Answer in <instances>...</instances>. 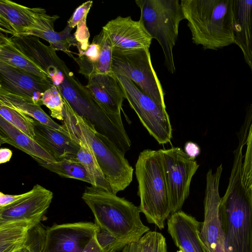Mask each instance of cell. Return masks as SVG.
Here are the masks:
<instances>
[{
  "instance_id": "cell-16",
  "label": "cell",
  "mask_w": 252,
  "mask_h": 252,
  "mask_svg": "<svg viewBox=\"0 0 252 252\" xmlns=\"http://www.w3.org/2000/svg\"><path fill=\"white\" fill-rule=\"evenodd\" d=\"M107 34L113 49H149L153 40L141 21L130 16H119L108 21L102 29Z\"/></svg>"
},
{
  "instance_id": "cell-6",
  "label": "cell",
  "mask_w": 252,
  "mask_h": 252,
  "mask_svg": "<svg viewBox=\"0 0 252 252\" xmlns=\"http://www.w3.org/2000/svg\"><path fill=\"white\" fill-rule=\"evenodd\" d=\"M141 21L147 32L160 44L168 71H176L173 48L178 36L179 25L185 19L178 0H137Z\"/></svg>"
},
{
  "instance_id": "cell-27",
  "label": "cell",
  "mask_w": 252,
  "mask_h": 252,
  "mask_svg": "<svg viewBox=\"0 0 252 252\" xmlns=\"http://www.w3.org/2000/svg\"><path fill=\"white\" fill-rule=\"evenodd\" d=\"M39 165L63 177L80 180L92 185L89 174L77 158L41 163Z\"/></svg>"
},
{
  "instance_id": "cell-9",
  "label": "cell",
  "mask_w": 252,
  "mask_h": 252,
  "mask_svg": "<svg viewBox=\"0 0 252 252\" xmlns=\"http://www.w3.org/2000/svg\"><path fill=\"white\" fill-rule=\"evenodd\" d=\"M160 151L173 213L181 210L188 198L192 178L199 165L180 148Z\"/></svg>"
},
{
  "instance_id": "cell-8",
  "label": "cell",
  "mask_w": 252,
  "mask_h": 252,
  "mask_svg": "<svg viewBox=\"0 0 252 252\" xmlns=\"http://www.w3.org/2000/svg\"><path fill=\"white\" fill-rule=\"evenodd\" d=\"M121 84L126 99L143 125L160 144L169 142L172 127L166 107L143 93L129 79L115 75Z\"/></svg>"
},
{
  "instance_id": "cell-1",
  "label": "cell",
  "mask_w": 252,
  "mask_h": 252,
  "mask_svg": "<svg viewBox=\"0 0 252 252\" xmlns=\"http://www.w3.org/2000/svg\"><path fill=\"white\" fill-rule=\"evenodd\" d=\"M243 156H234L228 185L219 206L226 245L230 252H252V190L243 181Z\"/></svg>"
},
{
  "instance_id": "cell-34",
  "label": "cell",
  "mask_w": 252,
  "mask_h": 252,
  "mask_svg": "<svg viewBox=\"0 0 252 252\" xmlns=\"http://www.w3.org/2000/svg\"><path fill=\"white\" fill-rule=\"evenodd\" d=\"M93 2L92 0H88L82 3L75 10L67 22V25L70 28H74L80 22L87 18Z\"/></svg>"
},
{
  "instance_id": "cell-3",
  "label": "cell",
  "mask_w": 252,
  "mask_h": 252,
  "mask_svg": "<svg viewBox=\"0 0 252 252\" xmlns=\"http://www.w3.org/2000/svg\"><path fill=\"white\" fill-rule=\"evenodd\" d=\"M82 198L98 227L121 241L136 242L150 231L141 221L139 207L112 191L91 186L85 189Z\"/></svg>"
},
{
  "instance_id": "cell-20",
  "label": "cell",
  "mask_w": 252,
  "mask_h": 252,
  "mask_svg": "<svg viewBox=\"0 0 252 252\" xmlns=\"http://www.w3.org/2000/svg\"><path fill=\"white\" fill-rule=\"evenodd\" d=\"M7 143L32 157L38 163L57 161L34 139L21 131L0 116V144Z\"/></svg>"
},
{
  "instance_id": "cell-28",
  "label": "cell",
  "mask_w": 252,
  "mask_h": 252,
  "mask_svg": "<svg viewBox=\"0 0 252 252\" xmlns=\"http://www.w3.org/2000/svg\"><path fill=\"white\" fill-rule=\"evenodd\" d=\"M122 252H168L166 240L157 231H149L138 241L126 245Z\"/></svg>"
},
{
  "instance_id": "cell-10",
  "label": "cell",
  "mask_w": 252,
  "mask_h": 252,
  "mask_svg": "<svg viewBox=\"0 0 252 252\" xmlns=\"http://www.w3.org/2000/svg\"><path fill=\"white\" fill-rule=\"evenodd\" d=\"M222 171L220 164L215 173L210 169L206 174L204 221L202 222L200 238L207 252H230L226 245L219 214L221 198L219 188Z\"/></svg>"
},
{
  "instance_id": "cell-35",
  "label": "cell",
  "mask_w": 252,
  "mask_h": 252,
  "mask_svg": "<svg viewBox=\"0 0 252 252\" xmlns=\"http://www.w3.org/2000/svg\"><path fill=\"white\" fill-rule=\"evenodd\" d=\"M26 192L20 194H6L0 192V208L9 205L23 197Z\"/></svg>"
},
{
  "instance_id": "cell-23",
  "label": "cell",
  "mask_w": 252,
  "mask_h": 252,
  "mask_svg": "<svg viewBox=\"0 0 252 252\" xmlns=\"http://www.w3.org/2000/svg\"><path fill=\"white\" fill-rule=\"evenodd\" d=\"M0 62L23 69L43 79L51 80L44 70L17 47L10 38L1 32L0 34Z\"/></svg>"
},
{
  "instance_id": "cell-18",
  "label": "cell",
  "mask_w": 252,
  "mask_h": 252,
  "mask_svg": "<svg viewBox=\"0 0 252 252\" xmlns=\"http://www.w3.org/2000/svg\"><path fill=\"white\" fill-rule=\"evenodd\" d=\"M202 222L181 210L171 213L167 231L183 252H207L200 238Z\"/></svg>"
},
{
  "instance_id": "cell-21",
  "label": "cell",
  "mask_w": 252,
  "mask_h": 252,
  "mask_svg": "<svg viewBox=\"0 0 252 252\" xmlns=\"http://www.w3.org/2000/svg\"><path fill=\"white\" fill-rule=\"evenodd\" d=\"M234 43L252 72V0H235Z\"/></svg>"
},
{
  "instance_id": "cell-17",
  "label": "cell",
  "mask_w": 252,
  "mask_h": 252,
  "mask_svg": "<svg viewBox=\"0 0 252 252\" xmlns=\"http://www.w3.org/2000/svg\"><path fill=\"white\" fill-rule=\"evenodd\" d=\"M112 43L102 29L85 51L79 52L78 57L71 58L79 66L78 72L86 77L96 74L112 73Z\"/></svg>"
},
{
  "instance_id": "cell-32",
  "label": "cell",
  "mask_w": 252,
  "mask_h": 252,
  "mask_svg": "<svg viewBox=\"0 0 252 252\" xmlns=\"http://www.w3.org/2000/svg\"><path fill=\"white\" fill-rule=\"evenodd\" d=\"M96 236L97 241L104 252H117L123 250L127 245L99 227Z\"/></svg>"
},
{
  "instance_id": "cell-4",
  "label": "cell",
  "mask_w": 252,
  "mask_h": 252,
  "mask_svg": "<svg viewBox=\"0 0 252 252\" xmlns=\"http://www.w3.org/2000/svg\"><path fill=\"white\" fill-rule=\"evenodd\" d=\"M63 100V128L81 136L87 142L112 191L116 194L124 190L132 181L133 171L125 154L107 137L98 132L93 124L77 114L64 97Z\"/></svg>"
},
{
  "instance_id": "cell-36",
  "label": "cell",
  "mask_w": 252,
  "mask_h": 252,
  "mask_svg": "<svg viewBox=\"0 0 252 252\" xmlns=\"http://www.w3.org/2000/svg\"><path fill=\"white\" fill-rule=\"evenodd\" d=\"M185 151L189 157L194 159L199 155L200 149L197 144L188 142L185 146Z\"/></svg>"
},
{
  "instance_id": "cell-26",
  "label": "cell",
  "mask_w": 252,
  "mask_h": 252,
  "mask_svg": "<svg viewBox=\"0 0 252 252\" xmlns=\"http://www.w3.org/2000/svg\"><path fill=\"white\" fill-rule=\"evenodd\" d=\"M72 29L67 25L63 31L59 32H55L54 29L31 30L25 32L21 36L32 35L41 38L49 42L50 46L54 51H63L71 58L73 55L69 48L71 46H77L74 34L71 33Z\"/></svg>"
},
{
  "instance_id": "cell-22",
  "label": "cell",
  "mask_w": 252,
  "mask_h": 252,
  "mask_svg": "<svg viewBox=\"0 0 252 252\" xmlns=\"http://www.w3.org/2000/svg\"><path fill=\"white\" fill-rule=\"evenodd\" d=\"M0 104L16 110L43 124L62 131V126L55 122L32 100L0 88Z\"/></svg>"
},
{
  "instance_id": "cell-19",
  "label": "cell",
  "mask_w": 252,
  "mask_h": 252,
  "mask_svg": "<svg viewBox=\"0 0 252 252\" xmlns=\"http://www.w3.org/2000/svg\"><path fill=\"white\" fill-rule=\"evenodd\" d=\"M35 141L57 161L77 159L79 150L77 141L64 132L42 124L34 120Z\"/></svg>"
},
{
  "instance_id": "cell-13",
  "label": "cell",
  "mask_w": 252,
  "mask_h": 252,
  "mask_svg": "<svg viewBox=\"0 0 252 252\" xmlns=\"http://www.w3.org/2000/svg\"><path fill=\"white\" fill-rule=\"evenodd\" d=\"M53 197L51 191L36 184L20 199L0 208V224L26 221L35 227L49 207Z\"/></svg>"
},
{
  "instance_id": "cell-15",
  "label": "cell",
  "mask_w": 252,
  "mask_h": 252,
  "mask_svg": "<svg viewBox=\"0 0 252 252\" xmlns=\"http://www.w3.org/2000/svg\"><path fill=\"white\" fill-rule=\"evenodd\" d=\"M98 105L121 127H124L121 111L125 99L124 90L112 73L96 74L88 78L85 86Z\"/></svg>"
},
{
  "instance_id": "cell-29",
  "label": "cell",
  "mask_w": 252,
  "mask_h": 252,
  "mask_svg": "<svg viewBox=\"0 0 252 252\" xmlns=\"http://www.w3.org/2000/svg\"><path fill=\"white\" fill-rule=\"evenodd\" d=\"M0 116L34 139V119L16 110L0 104Z\"/></svg>"
},
{
  "instance_id": "cell-39",
  "label": "cell",
  "mask_w": 252,
  "mask_h": 252,
  "mask_svg": "<svg viewBox=\"0 0 252 252\" xmlns=\"http://www.w3.org/2000/svg\"><path fill=\"white\" fill-rule=\"evenodd\" d=\"M16 252H30V251L28 250V248L26 247H24L23 249Z\"/></svg>"
},
{
  "instance_id": "cell-11",
  "label": "cell",
  "mask_w": 252,
  "mask_h": 252,
  "mask_svg": "<svg viewBox=\"0 0 252 252\" xmlns=\"http://www.w3.org/2000/svg\"><path fill=\"white\" fill-rule=\"evenodd\" d=\"M58 15H49L45 9L30 8L9 0L0 1V29L1 32L20 37L31 30L54 29Z\"/></svg>"
},
{
  "instance_id": "cell-5",
  "label": "cell",
  "mask_w": 252,
  "mask_h": 252,
  "mask_svg": "<svg viewBox=\"0 0 252 252\" xmlns=\"http://www.w3.org/2000/svg\"><path fill=\"white\" fill-rule=\"evenodd\" d=\"M140 212L160 229L171 213V206L160 150L141 152L135 164Z\"/></svg>"
},
{
  "instance_id": "cell-25",
  "label": "cell",
  "mask_w": 252,
  "mask_h": 252,
  "mask_svg": "<svg viewBox=\"0 0 252 252\" xmlns=\"http://www.w3.org/2000/svg\"><path fill=\"white\" fill-rule=\"evenodd\" d=\"M32 225L26 221L0 224V252H16L26 246Z\"/></svg>"
},
{
  "instance_id": "cell-2",
  "label": "cell",
  "mask_w": 252,
  "mask_h": 252,
  "mask_svg": "<svg viewBox=\"0 0 252 252\" xmlns=\"http://www.w3.org/2000/svg\"><path fill=\"white\" fill-rule=\"evenodd\" d=\"M193 43L218 50L234 43L235 0H182Z\"/></svg>"
},
{
  "instance_id": "cell-24",
  "label": "cell",
  "mask_w": 252,
  "mask_h": 252,
  "mask_svg": "<svg viewBox=\"0 0 252 252\" xmlns=\"http://www.w3.org/2000/svg\"><path fill=\"white\" fill-rule=\"evenodd\" d=\"M63 132L79 143L80 147L77 154V158L89 174L92 182L91 186L112 191L111 187L103 174L93 151L87 142L84 138L76 133L67 131L63 128Z\"/></svg>"
},
{
  "instance_id": "cell-33",
  "label": "cell",
  "mask_w": 252,
  "mask_h": 252,
  "mask_svg": "<svg viewBox=\"0 0 252 252\" xmlns=\"http://www.w3.org/2000/svg\"><path fill=\"white\" fill-rule=\"evenodd\" d=\"M74 35L77 42V48L79 52L86 50L90 45L89 43L90 32L87 26V18L77 24V29Z\"/></svg>"
},
{
  "instance_id": "cell-12",
  "label": "cell",
  "mask_w": 252,
  "mask_h": 252,
  "mask_svg": "<svg viewBox=\"0 0 252 252\" xmlns=\"http://www.w3.org/2000/svg\"><path fill=\"white\" fill-rule=\"evenodd\" d=\"M98 229L92 222L54 225L45 231L41 252H82Z\"/></svg>"
},
{
  "instance_id": "cell-7",
  "label": "cell",
  "mask_w": 252,
  "mask_h": 252,
  "mask_svg": "<svg viewBox=\"0 0 252 252\" xmlns=\"http://www.w3.org/2000/svg\"><path fill=\"white\" fill-rule=\"evenodd\" d=\"M111 72L129 79L143 93L166 107L165 93L153 68L149 49H113Z\"/></svg>"
},
{
  "instance_id": "cell-30",
  "label": "cell",
  "mask_w": 252,
  "mask_h": 252,
  "mask_svg": "<svg viewBox=\"0 0 252 252\" xmlns=\"http://www.w3.org/2000/svg\"><path fill=\"white\" fill-rule=\"evenodd\" d=\"M41 102L50 111L51 116L60 121H63L64 103L62 96L57 87L53 85L43 94Z\"/></svg>"
},
{
  "instance_id": "cell-37",
  "label": "cell",
  "mask_w": 252,
  "mask_h": 252,
  "mask_svg": "<svg viewBox=\"0 0 252 252\" xmlns=\"http://www.w3.org/2000/svg\"><path fill=\"white\" fill-rule=\"evenodd\" d=\"M96 235L92 239L82 252H104L97 241Z\"/></svg>"
},
{
  "instance_id": "cell-14",
  "label": "cell",
  "mask_w": 252,
  "mask_h": 252,
  "mask_svg": "<svg viewBox=\"0 0 252 252\" xmlns=\"http://www.w3.org/2000/svg\"><path fill=\"white\" fill-rule=\"evenodd\" d=\"M53 84L23 69L0 62V88L32 100L42 105L44 93Z\"/></svg>"
},
{
  "instance_id": "cell-38",
  "label": "cell",
  "mask_w": 252,
  "mask_h": 252,
  "mask_svg": "<svg viewBox=\"0 0 252 252\" xmlns=\"http://www.w3.org/2000/svg\"><path fill=\"white\" fill-rule=\"evenodd\" d=\"M12 156V151L8 148L0 149V163H6L10 160Z\"/></svg>"
},
{
  "instance_id": "cell-31",
  "label": "cell",
  "mask_w": 252,
  "mask_h": 252,
  "mask_svg": "<svg viewBox=\"0 0 252 252\" xmlns=\"http://www.w3.org/2000/svg\"><path fill=\"white\" fill-rule=\"evenodd\" d=\"M246 150L243 164V181L245 187L252 190V122L250 126L246 140Z\"/></svg>"
},
{
  "instance_id": "cell-40",
  "label": "cell",
  "mask_w": 252,
  "mask_h": 252,
  "mask_svg": "<svg viewBox=\"0 0 252 252\" xmlns=\"http://www.w3.org/2000/svg\"><path fill=\"white\" fill-rule=\"evenodd\" d=\"M177 252H182V251H180V250H179V251H178Z\"/></svg>"
}]
</instances>
